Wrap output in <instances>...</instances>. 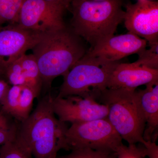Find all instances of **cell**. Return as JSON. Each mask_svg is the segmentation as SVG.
Instances as JSON below:
<instances>
[{
  "mask_svg": "<svg viewBox=\"0 0 158 158\" xmlns=\"http://www.w3.org/2000/svg\"><path fill=\"white\" fill-rule=\"evenodd\" d=\"M52 97L45 95L24 121L18 125L17 136L33 158H56L62 149L68 127L56 117Z\"/></svg>",
  "mask_w": 158,
  "mask_h": 158,
  "instance_id": "obj_1",
  "label": "cell"
},
{
  "mask_svg": "<svg viewBox=\"0 0 158 158\" xmlns=\"http://www.w3.org/2000/svg\"><path fill=\"white\" fill-rule=\"evenodd\" d=\"M81 37L68 28L44 33L32 49L42 85L50 87L54 79L64 76L86 52Z\"/></svg>",
  "mask_w": 158,
  "mask_h": 158,
  "instance_id": "obj_2",
  "label": "cell"
},
{
  "mask_svg": "<svg viewBox=\"0 0 158 158\" xmlns=\"http://www.w3.org/2000/svg\"><path fill=\"white\" fill-rule=\"evenodd\" d=\"M71 30L93 48L114 35L124 19L122 0H73Z\"/></svg>",
  "mask_w": 158,
  "mask_h": 158,
  "instance_id": "obj_3",
  "label": "cell"
},
{
  "mask_svg": "<svg viewBox=\"0 0 158 158\" xmlns=\"http://www.w3.org/2000/svg\"><path fill=\"white\" fill-rule=\"evenodd\" d=\"M98 99L107 107V118L123 140L128 144L146 143V122L136 89L106 88Z\"/></svg>",
  "mask_w": 158,
  "mask_h": 158,
  "instance_id": "obj_4",
  "label": "cell"
},
{
  "mask_svg": "<svg viewBox=\"0 0 158 158\" xmlns=\"http://www.w3.org/2000/svg\"><path fill=\"white\" fill-rule=\"evenodd\" d=\"M119 63L85 54L63 76L57 98L77 95L96 100L102 91L107 88L112 73Z\"/></svg>",
  "mask_w": 158,
  "mask_h": 158,
  "instance_id": "obj_5",
  "label": "cell"
},
{
  "mask_svg": "<svg viewBox=\"0 0 158 158\" xmlns=\"http://www.w3.org/2000/svg\"><path fill=\"white\" fill-rule=\"evenodd\" d=\"M123 139L107 118L72 124L65 134L62 149H90L117 153Z\"/></svg>",
  "mask_w": 158,
  "mask_h": 158,
  "instance_id": "obj_6",
  "label": "cell"
},
{
  "mask_svg": "<svg viewBox=\"0 0 158 158\" xmlns=\"http://www.w3.org/2000/svg\"><path fill=\"white\" fill-rule=\"evenodd\" d=\"M65 9L44 0H23L16 24L27 30L46 33L66 27Z\"/></svg>",
  "mask_w": 158,
  "mask_h": 158,
  "instance_id": "obj_7",
  "label": "cell"
},
{
  "mask_svg": "<svg viewBox=\"0 0 158 158\" xmlns=\"http://www.w3.org/2000/svg\"><path fill=\"white\" fill-rule=\"evenodd\" d=\"M53 110L58 119L72 124L106 118L108 109L90 97L72 95L53 99Z\"/></svg>",
  "mask_w": 158,
  "mask_h": 158,
  "instance_id": "obj_8",
  "label": "cell"
},
{
  "mask_svg": "<svg viewBox=\"0 0 158 158\" xmlns=\"http://www.w3.org/2000/svg\"><path fill=\"white\" fill-rule=\"evenodd\" d=\"M43 34L23 28L16 24L0 27V76L11 63L32 49Z\"/></svg>",
  "mask_w": 158,
  "mask_h": 158,
  "instance_id": "obj_9",
  "label": "cell"
},
{
  "mask_svg": "<svg viewBox=\"0 0 158 158\" xmlns=\"http://www.w3.org/2000/svg\"><path fill=\"white\" fill-rule=\"evenodd\" d=\"M125 11V26L129 32L143 38L148 44L158 42V2L138 0L127 4Z\"/></svg>",
  "mask_w": 158,
  "mask_h": 158,
  "instance_id": "obj_10",
  "label": "cell"
},
{
  "mask_svg": "<svg viewBox=\"0 0 158 158\" xmlns=\"http://www.w3.org/2000/svg\"><path fill=\"white\" fill-rule=\"evenodd\" d=\"M147 41L132 33L111 36L90 48L86 54L109 62H119L125 57L138 54L146 48Z\"/></svg>",
  "mask_w": 158,
  "mask_h": 158,
  "instance_id": "obj_11",
  "label": "cell"
},
{
  "mask_svg": "<svg viewBox=\"0 0 158 158\" xmlns=\"http://www.w3.org/2000/svg\"><path fill=\"white\" fill-rule=\"evenodd\" d=\"M158 82V70L136 65L119 63L110 77L107 88L136 89L141 86Z\"/></svg>",
  "mask_w": 158,
  "mask_h": 158,
  "instance_id": "obj_12",
  "label": "cell"
},
{
  "mask_svg": "<svg viewBox=\"0 0 158 158\" xmlns=\"http://www.w3.org/2000/svg\"><path fill=\"white\" fill-rule=\"evenodd\" d=\"M145 86V89L137 90L146 122L143 138L145 141L156 142L158 137V82Z\"/></svg>",
  "mask_w": 158,
  "mask_h": 158,
  "instance_id": "obj_13",
  "label": "cell"
},
{
  "mask_svg": "<svg viewBox=\"0 0 158 158\" xmlns=\"http://www.w3.org/2000/svg\"><path fill=\"white\" fill-rule=\"evenodd\" d=\"M26 81V85L39 96L42 88V81L36 58L33 54L23 55L19 59Z\"/></svg>",
  "mask_w": 158,
  "mask_h": 158,
  "instance_id": "obj_14",
  "label": "cell"
},
{
  "mask_svg": "<svg viewBox=\"0 0 158 158\" xmlns=\"http://www.w3.org/2000/svg\"><path fill=\"white\" fill-rule=\"evenodd\" d=\"M0 158H33L27 148L17 135L0 147Z\"/></svg>",
  "mask_w": 158,
  "mask_h": 158,
  "instance_id": "obj_15",
  "label": "cell"
},
{
  "mask_svg": "<svg viewBox=\"0 0 158 158\" xmlns=\"http://www.w3.org/2000/svg\"><path fill=\"white\" fill-rule=\"evenodd\" d=\"M34 90L27 85L22 86L20 102L15 117L19 122L26 120L31 114L34 99L37 98Z\"/></svg>",
  "mask_w": 158,
  "mask_h": 158,
  "instance_id": "obj_16",
  "label": "cell"
},
{
  "mask_svg": "<svg viewBox=\"0 0 158 158\" xmlns=\"http://www.w3.org/2000/svg\"><path fill=\"white\" fill-rule=\"evenodd\" d=\"M23 0H0V23L15 24Z\"/></svg>",
  "mask_w": 158,
  "mask_h": 158,
  "instance_id": "obj_17",
  "label": "cell"
},
{
  "mask_svg": "<svg viewBox=\"0 0 158 158\" xmlns=\"http://www.w3.org/2000/svg\"><path fill=\"white\" fill-rule=\"evenodd\" d=\"M149 48H145L138 54V60L133 62L139 66L158 70V42L148 44Z\"/></svg>",
  "mask_w": 158,
  "mask_h": 158,
  "instance_id": "obj_18",
  "label": "cell"
},
{
  "mask_svg": "<svg viewBox=\"0 0 158 158\" xmlns=\"http://www.w3.org/2000/svg\"><path fill=\"white\" fill-rule=\"evenodd\" d=\"M1 76L8 84L13 85H26V81L19 59L11 63L3 72Z\"/></svg>",
  "mask_w": 158,
  "mask_h": 158,
  "instance_id": "obj_19",
  "label": "cell"
},
{
  "mask_svg": "<svg viewBox=\"0 0 158 158\" xmlns=\"http://www.w3.org/2000/svg\"><path fill=\"white\" fill-rule=\"evenodd\" d=\"M117 153L94 150L81 149L72 151L69 154L56 158H116Z\"/></svg>",
  "mask_w": 158,
  "mask_h": 158,
  "instance_id": "obj_20",
  "label": "cell"
},
{
  "mask_svg": "<svg viewBox=\"0 0 158 158\" xmlns=\"http://www.w3.org/2000/svg\"><path fill=\"white\" fill-rule=\"evenodd\" d=\"M142 146L136 144H128V146L122 145L118 150L116 158H144L146 156Z\"/></svg>",
  "mask_w": 158,
  "mask_h": 158,
  "instance_id": "obj_21",
  "label": "cell"
},
{
  "mask_svg": "<svg viewBox=\"0 0 158 158\" xmlns=\"http://www.w3.org/2000/svg\"><path fill=\"white\" fill-rule=\"evenodd\" d=\"M18 129V124L15 123L9 127H0V147L16 137Z\"/></svg>",
  "mask_w": 158,
  "mask_h": 158,
  "instance_id": "obj_22",
  "label": "cell"
},
{
  "mask_svg": "<svg viewBox=\"0 0 158 158\" xmlns=\"http://www.w3.org/2000/svg\"><path fill=\"white\" fill-rule=\"evenodd\" d=\"M143 149L145 156L149 158H158V146L156 142L146 141L143 145Z\"/></svg>",
  "mask_w": 158,
  "mask_h": 158,
  "instance_id": "obj_23",
  "label": "cell"
},
{
  "mask_svg": "<svg viewBox=\"0 0 158 158\" xmlns=\"http://www.w3.org/2000/svg\"><path fill=\"white\" fill-rule=\"evenodd\" d=\"M10 117L3 111L0 106V127H9L15 123L10 120Z\"/></svg>",
  "mask_w": 158,
  "mask_h": 158,
  "instance_id": "obj_24",
  "label": "cell"
},
{
  "mask_svg": "<svg viewBox=\"0 0 158 158\" xmlns=\"http://www.w3.org/2000/svg\"><path fill=\"white\" fill-rule=\"evenodd\" d=\"M10 86L6 80L0 78V103L8 92Z\"/></svg>",
  "mask_w": 158,
  "mask_h": 158,
  "instance_id": "obj_25",
  "label": "cell"
},
{
  "mask_svg": "<svg viewBox=\"0 0 158 158\" xmlns=\"http://www.w3.org/2000/svg\"><path fill=\"white\" fill-rule=\"evenodd\" d=\"M44 1L60 6L66 9L69 7L73 0H44Z\"/></svg>",
  "mask_w": 158,
  "mask_h": 158,
  "instance_id": "obj_26",
  "label": "cell"
},
{
  "mask_svg": "<svg viewBox=\"0 0 158 158\" xmlns=\"http://www.w3.org/2000/svg\"><path fill=\"white\" fill-rule=\"evenodd\" d=\"M88 1H98V2H100V1H106V0H88Z\"/></svg>",
  "mask_w": 158,
  "mask_h": 158,
  "instance_id": "obj_27",
  "label": "cell"
},
{
  "mask_svg": "<svg viewBox=\"0 0 158 158\" xmlns=\"http://www.w3.org/2000/svg\"><path fill=\"white\" fill-rule=\"evenodd\" d=\"M0 77H1V76H0Z\"/></svg>",
  "mask_w": 158,
  "mask_h": 158,
  "instance_id": "obj_28",
  "label": "cell"
}]
</instances>
